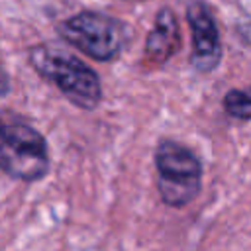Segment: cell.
Listing matches in <instances>:
<instances>
[{"instance_id": "6da1fadb", "label": "cell", "mask_w": 251, "mask_h": 251, "mask_svg": "<svg viewBox=\"0 0 251 251\" xmlns=\"http://www.w3.org/2000/svg\"><path fill=\"white\" fill-rule=\"evenodd\" d=\"M29 65L35 73L51 82L73 106L94 110L102 100V82L98 73L76 55L39 43L29 49Z\"/></svg>"}, {"instance_id": "7a4b0ae2", "label": "cell", "mask_w": 251, "mask_h": 251, "mask_svg": "<svg viewBox=\"0 0 251 251\" xmlns=\"http://www.w3.org/2000/svg\"><path fill=\"white\" fill-rule=\"evenodd\" d=\"M0 171L22 182H37L49 173L47 139L18 116H0Z\"/></svg>"}, {"instance_id": "3957f363", "label": "cell", "mask_w": 251, "mask_h": 251, "mask_svg": "<svg viewBox=\"0 0 251 251\" xmlns=\"http://www.w3.org/2000/svg\"><path fill=\"white\" fill-rule=\"evenodd\" d=\"M157 190L165 206L184 208L202 190V163L198 155L175 139H163L153 153Z\"/></svg>"}, {"instance_id": "277c9868", "label": "cell", "mask_w": 251, "mask_h": 251, "mask_svg": "<svg viewBox=\"0 0 251 251\" xmlns=\"http://www.w3.org/2000/svg\"><path fill=\"white\" fill-rule=\"evenodd\" d=\"M55 31L65 43L98 63L114 61L127 43V25L110 14L94 10H82L59 22Z\"/></svg>"}, {"instance_id": "5b68a950", "label": "cell", "mask_w": 251, "mask_h": 251, "mask_svg": "<svg viewBox=\"0 0 251 251\" xmlns=\"http://www.w3.org/2000/svg\"><path fill=\"white\" fill-rule=\"evenodd\" d=\"M190 27V67L198 73H212L224 57L222 37L212 8L202 0H190L184 10Z\"/></svg>"}, {"instance_id": "8992f818", "label": "cell", "mask_w": 251, "mask_h": 251, "mask_svg": "<svg viewBox=\"0 0 251 251\" xmlns=\"http://www.w3.org/2000/svg\"><path fill=\"white\" fill-rule=\"evenodd\" d=\"M180 43L182 41H180V27L176 14L169 6H163L155 16V24L151 31L147 33L143 47L145 59L151 65H165L171 57L178 53Z\"/></svg>"}, {"instance_id": "52a82bcc", "label": "cell", "mask_w": 251, "mask_h": 251, "mask_svg": "<svg viewBox=\"0 0 251 251\" xmlns=\"http://www.w3.org/2000/svg\"><path fill=\"white\" fill-rule=\"evenodd\" d=\"M224 112L235 122H251V92L231 88L222 98Z\"/></svg>"}, {"instance_id": "ba28073f", "label": "cell", "mask_w": 251, "mask_h": 251, "mask_svg": "<svg viewBox=\"0 0 251 251\" xmlns=\"http://www.w3.org/2000/svg\"><path fill=\"white\" fill-rule=\"evenodd\" d=\"M12 90V82H10V75L4 71V67H0V98H6Z\"/></svg>"}, {"instance_id": "9c48e42d", "label": "cell", "mask_w": 251, "mask_h": 251, "mask_svg": "<svg viewBox=\"0 0 251 251\" xmlns=\"http://www.w3.org/2000/svg\"><path fill=\"white\" fill-rule=\"evenodd\" d=\"M131 2H147V0H131Z\"/></svg>"}]
</instances>
